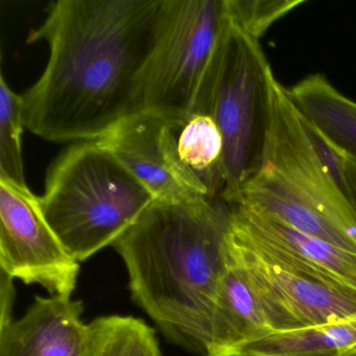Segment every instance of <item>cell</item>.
Here are the masks:
<instances>
[{
	"label": "cell",
	"instance_id": "obj_1",
	"mask_svg": "<svg viewBox=\"0 0 356 356\" xmlns=\"http://www.w3.org/2000/svg\"><path fill=\"white\" fill-rule=\"evenodd\" d=\"M164 0H57L28 42L45 41L44 72L22 95L26 128L53 141H91L139 111Z\"/></svg>",
	"mask_w": 356,
	"mask_h": 356
},
{
	"label": "cell",
	"instance_id": "obj_2",
	"mask_svg": "<svg viewBox=\"0 0 356 356\" xmlns=\"http://www.w3.org/2000/svg\"><path fill=\"white\" fill-rule=\"evenodd\" d=\"M230 208L222 200L154 201L112 245L133 300L179 347L206 356L210 320L228 264Z\"/></svg>",
	"mask_w": 356,
	"mask_h": 356
},
{
	"label": "cell",
	"instance_id": "obj_3",
	"mask_svg": "<svg viewBox=\"0 0 356 356\" xmlns=\"http://www.w3.org/2000/svg\"><path fill=\"white\" fill-rule=\"evenodd\" d=\"M154 201L97 140L72 145L58 157L40 197L47 222L79 262L113 245Z\"/></svg>",
	"mask_w": 356,
	"mask_h": 356
},
{
	"label": "cell",
	"instance_id": "obj_4",
	"mask_svg": "<svg viewBox=\"0 0 356 356\" xmlns=\"http://www.w3.org/2000/svg\"><path fill=\"white\" fill-rule=\"evenodd\" d=\"M272 67L256 39L227 18L191 113L216 120L224 138L220 200L234 203L261 168L270 128Z\"/></svg>",
	"mask_w": 356,
	"mask_h": 356
},
{
	"label": "cell",
	"instance_id": "obj_5",
	"mask_svg": "<svg viewBox=\"0 0 356 356\" xmlns=\"http://www.w3.org/2000/svg\"><path fill=\"white\" fill-rule=\"evenodd\" d=\"M227 18L226 0H164L159 34L139 93V111L168 122L189 115Z\"/></svg>",
	"mask_w": 356,
	"mask_h": 356
},
{
	"label": "cell",
	"instance_id": "obj_6",
	"mask_svg": "<svg viewBox=\"0 0 356 356\" xmlns=\"http://www.w3.org/2000/svg\"><path fill=\"white\" fill-rule=\"evenodd\" d=\"M228 248L243 268L273 332L356 314V289L284 257L229 224Z\"/></svg>",
	"mask_w": 356,
	"mask_h": 356
},
{
	"label": "cell",
	"instance_id": "obj_7",
	"mask_svg": "<svg viewBox=\"0 0 356 356\" xmlns=\"http://www.w3.org/2000/svg\"><path fill=\"white\" fill-rule=\"evenodd\" d=\"M270 116L264 163L284 184L343 232L356 248V209L325 163L309 122L273 72Z\"/></svg>",
	"mask_w": 356,
	"mask_h": 356
},
{
	"label": "cell",
	"instance_id": "obj_8",
	"mask_svg": "<svg viewBox=\"0 0 356 356\" xmlns=\"http://www.w3.org/2000/svg\"><path fill=\"white\" fill-rule=\"evenodd\" d=\"M0 266L13 279L64 297H72L80 272V262L47 222L40 197L29 187L1 179Z\"/></svg>",
	"mask_w": 356,
	"mask_h": 356
},
{
	"label": "cell",
	"instance_id": "obj_9",
	"mask_svg": "<svg viewBox=\"0 0 356 356\" xmlns=\"http://www.w3.org/2000/svg\"><path fill=\"white\" fill-rule=\"evenodd\" d=\"M97 141L115 156L155 201L181 203L208 199L181 168L168 120L149 112H137Z\"/></svg>",
	"mask_w": 356,
	"mask_h": 356
},
{
	"label": "cell",
	"instance_id": "obj_10",
	"mask_svg": "<svg viewBox=\"0 0 356 356\" xmlns=\"http://www.w3.org/2000/svg\"><path fill=\"white\" fill-rule=\"evenodd\" d=\"M82 301L37 296L26 314L0 326V356H83L87 324Z\"/></svg>",
	"mask_w": 356,
	"mask_h": 356
},
{
	"label": "cell",
	"instance_id": "obj_11",
	"mask_svg": "<svg viewBox=\"0 0 356 356\" xmlns=\"http://www.w3.org/2000/svg\"><path fill=\"white\" fill-rule=\"evenodd\" d=\"M230 225L264 247L356 289V254L310 236L241 204L229 206Z\"/></svg>",
	"mask_w": 356,
	"mask_h": 356
},
{
	"label": "cell",
	"instance_id": "obj_12",
	"mask_svg": "<svg viewBox=\"0 0 356 356\" xmlns=\"http://www.w3.org/2000/svg\"><path fill=\"white\" fill-rule=\"evenodd\" d=\"M270 332L245 270L229 252L214 300L206 356H235L245 343Z\"/></svg>",
	"mask_w": 356,
	"mask_h": 356
},
{
	"label": "cell",
	"instance_id": "obj_13",
	"mask_svg": "<svg viewBox=\"0 0 356 356\" xmlns=\"http://www.w3.org/2000/svg\"><path fill=\"white\" fill-rule=\"evenodd\" d=\"M168 126L181 168L204 195L216 199L224 186V138L216 120L207 114L191 113L180 122H168Z\"/></svg>",
	"mask_w": 356,
	"mask_h": 356
},
{
	"label": "cell",
	"instance_id": "obj_14",
	"mask_svg": "<svg viewBox=\"0 0 356 356\" xmlns=\"http://www.w3.org/2000/svg\"><path fill=\"white\" fill-rule=\"evenodd\" d=\"M301 113L339 151L356 157V103L322 74H312L289 90Z\"/></svg>",
	"mask_w": 356,
	"mask_h": 356
},
{
	"label": "cell",
	"instance_id": "obj_15",
	"mask_svg": "<svg viewBox=\"0 0 356 356\" xmlns=\"http://www.w3.org/2000/svg\"><path fill=\"white\" fill-rule=\"evenodd\" d=\"M356 345V314L334 322L270 332L235 356H341Z\"/></svg>",
	"mask_w": 356,
	"mask_h": 356
},
{
	"label": "cell",
	"instance_id": "obj_16",
	"mask_svg": "<svg viewBox=\"0 0 356 356\" xmlns=\"http://www.w3.org/2000/svg\"><path fill=\"white\" fill-rule=\"evenodd\" d=\"M83 356H161L155 331L140 318L107 316L87 324Z\"/></svg>",
	"mask_w": 356,
	"mask_h": 356
},
{
	"label": "cell",
	"instance_id": "obj_17",
	"mask_svg": "<svg viewBox=\"0 0 356 356\" xmlns=\"http://www.w3.org/2000/svg\"><path fill=\"white\" fill-rule=\"evenodd\" d=\"M26 128L22 95L12 90L0 74V179L28 187L22 158V136Z\"/></svg>",
	"mask_w": 356,
	"mask_h": 356
},
{
	"label": "cell",
	"instance_id": "obj_18",
	"mask_svg": "<svg viewBox=\"0 0 356 356\" xmlns=\"http://www.w3.org/2000/svg\"><path fill=\"white\" fill-rule=\"evenodd\" d=\"M302 3L304 0H226V8L235 26L259 40L273 24Z\"/></svg>",
	"mask_w": 356,
	"mask_h": 356
},
{
	"label": "cell",
	"instance_id": "obj_19",
	"mask_svg": "<svg viewBox=\"0 0 356 356\" xmlns=\"http://www.w3.org/2000/svg\"><path fill=\"white\" fill-rule=\"evenodd\" d=\"M335 149L341 158V174H343L346 195L356 209V157L348 155L337 147Z\"/></svg>",
	"mask_w": 356,
	"mask_h": 356
},
{
	"label": "cell",
	"instance_id": "obj_20",
	"mask_svg": "<svg viewBox=\"0 0 356 356\" xmlns=\"http://www.w3.org/2000/svg\"><path fill=\"white\" fill-rule=\"evenodd\" d=\"M14 279L1 270V318L0 326L8 324L13 320L12 308H13L14 298H15V289L13 284Z\"/></svg>",
	"mask_w": 356,
	"mask_h": 356
},
{
	"label": "cell",
	"instance_id": "obj_21",
	"mask_svg": "<svg viewBox=\"0 0 356 356\" xmlns=\"http://www.w3.org/2000/svg\"><path fill=\"white\" fill-rule=\"evenodd\" d=\"M341 356H356V345L352 347L351 349L348 350L347 352H345Z\"/></svg>",
	"mask_w": 356,
	"mask_h": 356
}]
</instances>
